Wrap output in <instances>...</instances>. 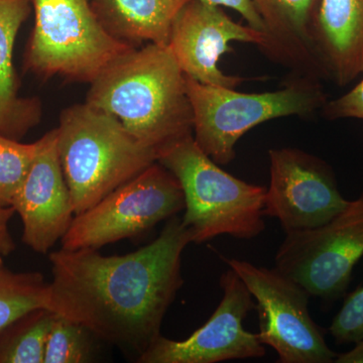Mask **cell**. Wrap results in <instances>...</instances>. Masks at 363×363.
I'll use <instances>...</instances> for the list:
<instances>
[{
  "label": "cell",
  "mask_w": 363,
  "mask_h": 363,
  "mask_svg": "<svg viewBox=\"0 0 363 363\" xmlns=\"http://www.w3.org/2000/svg\"><path fill=\"white\" fill-rule=\"evenodd\" d=\"M191 242L182 219L173 216L156 240L136 252H52L48 309L140 357L161 336L164 315L184 284L182 253Z\"/></svg>",
  "instance_id": "cell-1"
},
{
  "label": "cell",
  "mask_w": 363,
  "mask_h": 363,
  "mask_svg": "<svg viewBox=\"0 0 363 363\" xmlns=\"http://www.w3.org/2000/svg\"><path fill=\"white\" fill-rule=\"evenodd\" d=\"M90 84L86 104L116 117L133 138L159 156L193 135L185 75L169 45L133 48Z\"/></svg>",
  "instance_id": "cell-2"
},
{
  "label": "cell",
  "mask_w": 363,
  "mask_h": 363,
  "mask_svg": "<svg viewBox=\"0 0 363 363\" xmlns=\"http://www.w3.org/2000/svg\"><path fill=\"white\" fill-rule=\"evenodd\" d=\"M56 130L60 161L75 215L159 159L157 150L138 142L116 117L86 102L63 111Z\"/></svg>",
  "instance_id": "cell-3"
},
{
  "label": "cell",
  "mask_w": 363,
  "mask_h": 363,
  "mask_svg": "<svg viewBox=\"0 0 363 363\" xmlns=\"http://www.w3.org/2000/svg\"><path fill=\"white\" fill-rule=\"evenodd\" d=\"M157 162L180 183L185 200L182 222L192 242L224 234L250 240L266 228L267 188L227 173L200 149L193 135L162 150Z\"/></svg>",
  "instance_id": "cell-4"
},
{
  "label": "cell",
  "mask_w": 363,
  "mask_h": 363,
  "mask_svg": "<svg viewBox=\"0 0 363 363\" xmlns=\"http://www.w3.org/2000/svg\"><path fill=\"white\" fill-rule=\"evenodd\" d=\"M279 90L240 93L202 84L185 75L193 111V138L219 166L235 159L238 140L255 126L281 117L313 116L326 104L320 79L292 73Z\"/></svg>",
  "instance_id": "cell-5"
},
{
  "label": "cell",
  "mask_w": 363,
  "mask_h": 363,
  "mask_svg": "<svg viewBox=\"0 0 363 363\" xmlns=\"http://www.w3.org/2000/svg\"><path fill=\"white\" fill-rule=\"evenodd\" d=\"M35 26L26 67L42 77L91 83L135 45L112 37L89 0H32Z\"/></svg>",
  "instance_id": "cell-6"
},
{
  "label": "cell",
  "mask_w": 363,
  "mask_h": 363,
  "mask_svg": "<svg viewBox=\"0 0 363 363\" xmlns=\"http://www.w3.org/2000/svg\"><path fill=\"white\" fill-rule=\"evenodd\" d=\"M185 208L175 176L159 162L75 215L61 240L63 250L98 248L140 235Z\"/></svg>",
  "instance_id": "cell-7"
},
{
  "label": "cell",
  "mask_w": 363,
  "mask_h": 363,
  "mask_svg": "<svg viewBox=\"0 0 363 363\" xmlns=\"http://www.w3.org/2000/svg\"><path fill=\"white\" fill-rule=\"evenodd\" d=\"M255 298L260 342L277 351L281 363H330L337 357L327 345L309 312L311 297L304 286L277 267L224 259Z\"/></svg>",
  "instance_id": "cell-8"
},
{
  "label": "cell",
  "mask_w": 363,
  "mask_h": 363,
  "mask_svg": "<svg viewBox=\"0 0 363 363\" xmlns=\"http://www.w3.org/2000/svg\"><path fill=\"white\" fill-rule=\"evenodd\" d=\"M362 257L363 193L323 225L286 233L274 267L311 297L333 302L345 294Z\"/></svg>",
  "instance_id": "cell-9"
},
{
  "label": "cell",
  "mask_w": 363,
  "mask_h": 363,
  "mask_svg": "<svg viewBox=\"0 0 363 363\" xmlns=\"http://www.w3.org/2000/svg\"><path fill=\"white\" fill-rule=\"evenodd\" d=\"M269 157L264 215L278 219L285 233L323 225L350 204L333 169L320 157L295 147L272 149Z\"/></svg>",
  "instance_id": "cell-10"
},
{
  "label": "cell",
  "mask_w": 363,
  "mask_h": 363,
  "mask_svg": "<svg viewBox=\"0 0 363 363\" xmlns=\"http://www.w3.org/2000/svg\"><path fill=\"white\" fill-rule=\"evenodd\" d=\"M223 297L209 320L185 340L160 336L138 357L140 363H217L262 358L266 348L243 321L255 309L252 294L229 267L220 278Z\"/></svg>",
  "instance_id": "cell-11"
},
{
  "label": "cell",
  "mask_w": 363,
  "mask_h": 363,
  "mask_svg": "<svg viewBox=\"0 0 363 363\" xmlns=\"http://www.w3.org/2000/svg\"><path fill=\"white\" fill-rule=\"evenodd\" d=\"M233 42L255 45L259 49L264 33L235 23L220 6L190 0L173 21L168 45L184 75L202 84L235 88L243 79L227 75L218 64L222 55L233 52Z\"/></svg>",
  "instance_id": "cell-12"
},
{
  "label": "cell",
  "mask_w": 363,
  "mask_h": 363,
  "mask_svg": "<svg viewBox=\"0 0 363 363\" xmlns=\"http://www.w3.org/2000/svg\"><path fill=\"white\" fill-rule=\"evenodd\" d=\"M30 171L13 204L23 222V241L45 255L62 240L75 213L60 161L57 130L37 140Z\"/></svg>",
  "instance_id": "cell-13"
},
{
  "label": "cell",
  "mask_w": 363,
  "mask_h": 363,
  "mask_svg": "<svg viewBox=\"0 0 363 363\" xmlns=\"http://www.w3.org/2000/svg\"><path fill=\"white\" fill-rule=\"evenodd\" d=\"M322 79L339 87L363 74V0H321L313 30Z\"/></svg>",
  "instance_id": "cell-14"
},
{
  "label": "cell",
  "mask_w": 363,
  "mask_h": 363,
  "mask_svg": "<svg viewBox=\"0 0 363 363\" xmlns=\"http://www.w3.org/2000/svg\"><path fill=\"white\" fill-rule=\"evenodd\" d=\"M264 25L260 52L294 74L322 79L313 30L321 0H252Z\"/></svg>",
  "instance_id": "cell-15"
},
{
  "label": "cell",
  "mask_w": 363,
  "mask_h": 363,
  "mask_svg": "<svg viewBox=\"0 0 363 363\" xmlns=\"http://www.w3.org/2000/svg\"><path fill=\"white\" fill-rule=\"evenodd\" d=\"M32 0H0V133L20 140L40 121L38 100L18 95L13 49L21 26L32 11Z\"/></svg>",
  "instance_id": "cell-16"
},
{
  "label": "cell",
  "mask_w": 363,
  "mask_h": 363,
  "mask_svg": "<svg viewBox=\"0 0 363 363\" xmlns=\"http://www.w3.org/2000/svg\"><path fill=\"white\" fill-rule=\"evenodd\" d=\"M190 0H92L91 6L112 37L135 45H168L172 25Z\"/></svg>",
  "instance_id": "cell-17"
},
{
  "label": "cell",
  "mask_w": 363,
  "mask_h": 363,
  "mask_svg": "<svg viewBox=\"0 0 363 363\" xmlns=\"http://www.w3.org/2000/svg\"><path fill=\"white\" fill-rule=\"evenodd\" d=\"M55 313H26L0 335V363H44L45 342Z\"/></svg>",
  "instance_id": "cell-18"
},
{
  "label": "cell",
  "mask_w": 363,
  "mask_h": 363,
  "mask_svg": "<svg viewBox=\"0 0 363 363\" xmlns=\"http://www.w3.org/2000/svg\"><path fill=\"white\" fill-rule=\"evenodd\" d=\"M49 283L39 272L0 269V335L26 313L47 308Z\"/></svg>",
  "instance_id": "cell-19"
},
{
  "label": "cell",
  "mask_w": 363,
  "mask_h": 363,
  "mask_svg": "<svg viewBox=\"0 0 363 363\" xmlns=\"http://www.w3.org/2000/svg\"><path fill=\"white\" fill-rule=\"evenodd\" d=\"M90 333L82 325L55 313L47 342L44 363H83L92 354Z\"/></svg>",
  "instance_id": "cell-20"
},
{
  "label": "cell",
  "mask_w": 363,
  "mask_h": 363,
  "mask_svg": "<svg viewBox=\"0 0 363 363\" xmlns=\"http://www.w3.org/2000/svg\"><path fill=\"white\" fill-rule=\"evenodd\" d=\"M37 149V142L23 143L0 133V206L13 207Z\"/></svg>",
  "instance_id": "cell-21"
},
{
  "label": "cell",
  "mask_w": 363,
  "mask_h": 363,
  "mask_svg": "<svg viewBox=\"0 0 363 363\" xmlns=\"http://www.w3.org/2000/svg\"><path fill=\"white\" fill-rule=\"evenodd\" d=\"M329 331L337 344L357 343L363 340V286L346 297Z\"/></svg>",
  "instance_id": "cell-22"
},
{
  "label": "cell",
  "mask_w": 363,
  "mask_h": 363,
  "mask_svg": "<svg viewBox=\"0 0 363 363\" xmlns=\"http://www.w3.org/2000/svg\"><path fill=\"white\" fill-rule=\"evenodd\" d=\"M322 112L330 121L343 118L363 121V79L350 92L331 101H327Z\"/></svg>",
  "instance_id": "cell-23"
},
{
  "label": "cell",
  "mask_w": 363,
  "mask_h": 363,
  "mask_svg": "<svg viewBox=\"0 0 363 363\" xmlns=\"http://www.w3.org/2000/svg\"><path fill=\"white\" fill-rule=\"evenodd\" d=\"M203 1L212 4V6L228 7V9H233L245 18L247 26H252L260 32L264 30L262 18L255 11L252 0H203Z\"/></svg>",
  "instance_id": "cell-24"
},
{
  "label": "cell",
  "mask_w": 363,
  "mask_h": 363,
  "mask_svg": "<svg viewBox=\"0 0 363 363\" xmlns=\"http://www.w3.org/2000/svg\"><path fill=\"white\" fill-rule=\"evenodd\" d=\"M16 214L13 207L0 206V255L6 257L16 250V243L9 233V221Z\"/></svg>",
  "instance_id": "cell-25"
},
{
  "label": "cell",
  "mask_w": 363,
  "mask_h": 363,
  "mask_svg": "<svg viewBox=\"0 0 363 363\" xmlns=\"http://www.w3.org/2000/svg\"><path fill=\"white\" fill-rule=\"evenodd\" d=\"M355 344V347L350 351L337 354L334 362L363 363V340Z\"/></svg>",
  "instance_id": "cell-26"
},
{
  "label": "cell",
  "mask_w": 363,
  "mask_h": 363,
  "mask_svg": "<svg viewBox=\"0 0 363 363\" xmlns=\"http://www.w3.org/2000/svg\"><path fill=\"white\" fill-rule=\"evenodd\" d=\"M2 255H0V269H2V267H4L6 266H4V260H2Z\"/></svg>",
  "instance_id": "cell-27"
}]
</instances>
